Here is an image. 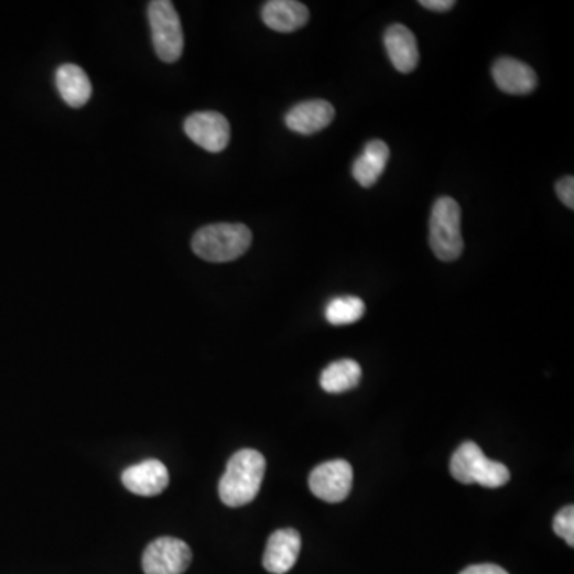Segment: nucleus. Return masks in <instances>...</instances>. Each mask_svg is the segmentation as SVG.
Listing matches in <instances>:
<instances>
[{
  "label": "nucleus",
  "instance_id": "1",
  "mask_svg": "<svg viewBox=\"0 0 574 574\" xmlns=\"http://www.w3.org/2000/svg\"><path fill=\"white\" fill-rule=\"evenodd\" d=\"M266 468V458L258 451L245 448L231 456L219 483V497L224 505L228 508L249 505L258 497Z\"/></svg>",
  "mask_w": 574,
  "mask_h": 574
},
{
  "label": "nucleus",
  "instance_id": "2",
  "mask_svg": "<svg viewBox=\"0 0 574 574\" xmlns=\"http://www.w3.org/2000/svg\"><path fill=\"white\" fill-rule=\"evenodd\" d=\"M251 242V230L245 224H212L194 235L192 251L206 262H231L246 254Z\"/></svg>",
  "mask_w": 574,
  "mask_h": 574
},
{
  "label": "nucleus",
  "instance_id": "3",
  "mask_svg": "<svg viewBox=\"0 0 574 574\" xmlns=\"http://www.w3.org/2000/svg\"><path fill=\"white\" fill-rule=\"evenodd\" d=\"M430 245L442 262H454L465 249L462 234V208L451 197L434 203L430 219Z\"/></svg>",
  "mask_w": 574,
  "mask_h": 574
},
{
  "label": "nucleus",
  "instance_id": "4",
  "mask_svg": "<svg viewBox=\"0 0 574 574\" xmlns=\"http://www.w3.org/2000/svg\"><path fill=\"white\" fill-rule=\"evenodd\" d=\"M451 473L458 483L499 488L509 483L511 473L502 463L485 456L483 448L474 442H465L452 456Z\"/></svg>",
  "mask_w": 574,
  "mask_h": 574
},
{
  "label": "nucleus",
  "instance_id": "5",
  "mask_svg": "<svg viewBox=\"0 0 574 574\" xmlns=\"http://www.w3.org/2000/svg\"><path fill=\"white\" fill-rule=\"evenodd\" d=\"M152 44L163 63H176L184 52L181 18L170 0H153L148 9Z\"/></svg>",
  "mask_w": 574,
  "mask_h": 574
},
{
  "label": "nucleus",
  "instance_id": "6",
  "mask_svg": "<svg viewBox=\"0 0 574 574\" xmlns=\"http://www.w3.org/2000/svg\"><path fill=\"white\" fill-rule=\"evenodd\" d=\"M192 562V551L177 538L163 537L152 541L142 554L145 574H184Z\"/></svg>",
  "mask_w": 574,
  "mask_h": 574
},
{
  "label": "nucleus",
  "instance_id": "7",
  "mask_svg": "<svg viewBox=\"0 0 574 574\" xmlns=\"http://www.w3.org/2000/svg\"><path fill=\"white\" fill-rule=\"evenodd\" d=\"M310 490L326 502H342L353 488V468L345 459H333L316 466L310 474Z\"/></svg>",
  "mask_w": 574,
  "mask_h": 574
},
{
  "label": "nucleus",
  "instance_id": "8",
  "mask_svg": "<svg viewBox=\"0 0 574 574\" xmlns=\"http://www.w3.org/2000/svg\"><path fill=\"white\" fill-rule=\"evenodd\" d=\"M184 131L195 144L212 153L226 151L230 142V123L223 113L213 110L192 113L184 121Z\"/></svg>",
  "mask_w": 574,
  "mask_h": 574
},
{
  "label": "nucleus",
  "instance_id": "9",
  "mask_svg": "<svg viewBox=\"0 0 574 574\" xmlns=\"http://www.w3.org/2000/svg\"><path fill=\"white\" fill-rule=\"evenodd\" d=\"M121 483L127 490L139 497H155L166 490L170 474L160 459L151 458L124 469L121 474Z\"/></svg>",
  "mask_w": 574,
  "mask_h": 574
},
{
  "label": "nucleus",
  "instance_id": "10",
  "mask_svg": "<svg viewBox=\"0 0 574 574\" xmlns=\"http://www.w3.org/2000/svg\"><path fill=\"white\" fill-rule=\"evenodd\" d=\"M302 538L299 531L284 529L274 531L267 543L263 566L267 572L284 574L291 572L301 554Z\"/></svg>",
  "mask_w": 574,
  "mask_h": 574
},
{
  "label": "nucleus",
  "instance_id": "11",
  "mask_svg": "<svg viewBox=\"0 0 574 574\" xmlns=\"http://www.w3.org/2000/svg\"><path fill=\"white\" fill-rule=\"evenodd\" d=\"M335 109L324 99H312L292 107L286 113V127L294 133L310 137L333 123Z\"/></svg>",
  "mask_w": 574,
  "mask_h": 574
},
{
  "label": "nucleus",
  "instance_id": "12",
  "mask_svg": "<svg viewBox=\"0 0 574 574\" xmlns=\"http://www.w3.org/2000/svg\"><path fill=\"white\" fill-rule=\"evenodd\" d=\"M491 76L499 90L508 95H530L538 85L537 73L516 58H499L491 67Z\"/></svg>",
  "mask_w": 574,
  "mask_h": 574
},
{
  "label": "nucleus",
  "instance_id": "13",
  "mask_svg": "<svg viewBox=\"0 0 574 574\" xmlns=\"http://www.w3.org/2000/svg\"><path fill=\"white\" fill-rule=\"evenodd\" d=\"M383 41L396 71L409 74L416 69L420 61L419 45H416L415 35L408 26L393 24L385 32Z\"/></svg>",
  "mask_w": 574,
  "mask_h": 574
},
{
  "label": "nucleus",
  "instance_id": "14",
  "mask_svg": "<svg viewBox=\"0 0 574 574\" xmlns=\"http://www.w3.org/2000/svg\"><path fill=\"white\" fill-rule=\"evenodd\" d=\"M262 20L270 30L295 32L308 23L310 12L303 3L295 0H270L263 6Z\"/></svg>",
  "mask_w": 574,
  "mask_h": 574
},
{
  "label": "nucleus",
  "instance_id": "15",
  "mask_svg": "<svg viewBox=\"0 0 574 574\" xmlns=\"http://www.w3.org/2000/svg\"><path fill=\"white\" fill-rule=\"evenodd\" d=\"M56 88L67 106L80 109L90 101L93 87L90 78L76 64H63L55 74Z\"/></svg>",
  "mask_w": 574,
  "mask_h": 574
},
{
  "label": "nucleus",
  "instance_id": "16",
  "mask_svg": "<svg viewBox=\"0 0 574 574\" xmlns=\"http://www.w3.org/2000/svg\"><path fill=\"white\" fill-rule=\"evenodd\" d=\"M388 160H390V148L380 139L370 141L364 148L361 155L353 163V177L362 187H372L380 180L381 174H383Z\"/></svg>",
  "mask_w": 574,
  "mask_h": 574
},
{
  "label": "nucleus",
  "instance_id": "17",
  "mask_svg": "<svg viewBox=\"0 0 574 574\" xmlns=\"http://www.w3.org/2000/svg\"><path fill=\"white\" fill-rule=\"evenodd\" d=\"M361 377L362 370L358 362L353 359H342L323 370L320 383L326 393L338 394L358 387Z\"/></svg>",
  "mask_w": 574,
  "mask_h": 574
},
{
  "label": "nucleus",
  "instance_id": "18",
  "mask_svg": "<svg viewBox=\"0 0 574 574\" xmlns=\"http://www.w3.org/2000/svg\"><path fill=\"white\" fill-rule=\"evenodd\" d=\"M366 313V305L359 297H337L326 306L327 323L333 326H348L358 323Z\"/></svg>",
  "mask_w": 574,
  "mask_h": 574
},
{
  "label": "nucleus",
  "instance_id": "19",
  "mask_svg": "<svg viewBox=\"0 0 574 574\" xmlns=\"http://www.w3.org/2000/svg\"><path fill=\"white\" fill-rule=\"evenodd\" d=\"M554 531L562 540L566 541L570 548L574 545V508L566 506L555 516Z\"/></svg>",
  "mask_w": 574,
  "mask_h": 574
},
{
  "label": "nucleus",
  "instance_id": "20",
  "mask_svg": "<svg viewBox=\"0 0 574 574\" xmlns=\"http://www.w3.org/2000/svg\"><path fill=\"white\" fill-rule=\"evenodd\" d=\"M559 198L562 199L563 205L568 206L570 209H574V177L566 176L555 185Z\"/></svg>",
  "mask_w": 574,
  "mask_h": 574
},
{
  "label": "nucleus",
  "instance_id": "21",
  "mask_svg": "<svg viewBox=\"0 0 574 574\" xmlns=\"http://www.w3.org/2000/svg\"><path fill=\"white\" fill-rule=\"evenodd\" d=\"M459 574H509L501 566L485 563V565H473L469 568L463 570Z\"/></svg>",
  "mask_w": 574,
  "mask_h": 574
},
{
  "label": "nucleus",
  "instance_id": "22",
  "mask_svg": "<svg viewBox=\"0 0 574 574\" xmlns=\"http://www.w3.org/2000/svg\"><path fill=\"white\" fill-rule=\"evenodd\" d=\"M420 6L433 10V12H448V10L454 9L455 2L454 0H422Z\"/></svg>",
  "mask_w": 574,
  "mask_h": 574
}]
</instances>
